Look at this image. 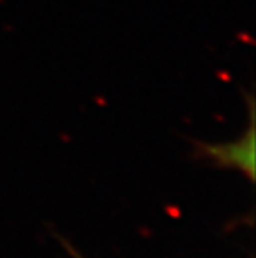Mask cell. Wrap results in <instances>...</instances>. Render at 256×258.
Listing matches in <instances>:
<instances>
[{"instance_id":"1","label":"cell","mask_w":256,"mask_h":258,"mask_svg":"<svg viewBox=\"0 0 256 258\" xmlns=\"http://www.w3.org/2000/svg\"><path fill=\"white\" fill-rule=\"evenodd\" d=\"M248 105V127L241 137L226 143H206L196 142L198 157L210 160L219 168H233L246 175L249 180L254 178V97L243 92Z\"/></svg>"}]
</instances>
